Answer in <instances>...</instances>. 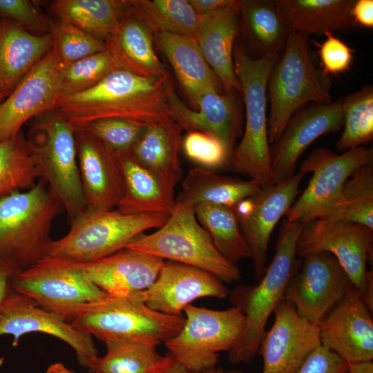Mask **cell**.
<instances>
[{
	"mask_svg": "<svg viewBox=\"0 0 373 373\" xmlns=\"http://www.w3.org/2000/svg\"><path fill=\"white\" fill-rule=\"evenodd\" d=\"M171 86L168 74L149 77L116 68L93 87L61 97L54 113L75 132L104 118H124L147 125L173 119L169 101Z\"/></svg>",
	"mask_w": 373,
	"mask_h": 373,
	"instance_id": "cell-1",
	"label": "cell"
},
{
	"mask_svg": "<svg viewBox=\"0 0 373 373\" xmlns=\"http://www.w3.org/2000/svg\"><path fill=\"white\" fill-rule=\"evenodd\" d=\"M302 224L285 220L280 231L272 261L254 285H240L229 299L246 317V328L239 342L228 352L233 364L248 363L255 356L268 319L284 299L286 287L299 267L296 242Z\"/></svg>",
	"mask_w": 373,
	"mask_h": 373,
	"instance_id": "cell-2",
	"label": "cell"
},
{
	"mask_svg": "<svg viewBox=\"0 0 373 373\" xmlns=\"http://www.w3.org/2000/svg\"><path fill=\"white\" fill-rule=\"evenodd\" d=\"M64 211L42 179L0 198V256L19 271L47 256L55 218Z\"/></svg>",
	"mask_w": 373,
	"mask_h": 373,
	"instance_id": "cell-3",
	"label": "cell"
},
{
	"mask_svg": "<svg viewBox=\"0 0 373 373\" xmlns=\"http://www.w3.org/2000/svg\"><path fill=\"white\" fill-rule=\"evenodd\" d=\"M70 323L103 341L106 346L141 343L155 346L182 327V315L155 311L144 301L142 291L125 296H107L80 307Z\"/></svg>",
	"mask_w": 373,
	"mask_h": 373,
	"instance_id": "cell-4",
	"label": "cell"
},
{
	"mask_svg": "<svg viewBox=\"0 0 373 373\" xmlns=\"http://www.w3.org/2000/svg\"><path fill=\"white\" fill-rule=\"evenodd\" d=\"M278 52H271L256 59L237 46L233 52L234 71L241 86L246 122L242 140L230 159L233 169L258 183L271 185V158L268 140L267 87Z\"/></svg>",
	"mask_w": 373,
	"mask_h": 373,
	"instance_id": "cell-5",
	"label": "cell"
},
{
	"mask_svg": "<svg viewBox=\"0 0 373 373\" xmlns=\"http://www.w3.org/2000/svg\"><path fill=\"white\" fill-rule=\"evenodd\" d=\"M169 216L86 208L70 221L66 234L52 241L46 256L77 263L93 262L125 248L145 231L160 228Z\"/></svg>",
	"mask_w": 373,
	"mask_h": 373,
	"instance_id": "cell-6",
	"label": "cell"
},
{
	"mask_svg": "<svg viewBox=\"0 0 373 373\" xmlns=\"http://www.w3.org/2000/svg\"><path fill=\"white\" fill-rule=\"evenodd\" d=\"M267 93L270 102L268 140L272 145L303 105L332 102L310 58L307 35L290 29L282 57L276 61L270 73Z\"/></svg>",
	"mask_w": 373,
	"mask_h": 373,
	"instance_id": "cell-7",
	"label": "cell"
},
{
	"mask_svg": "<svg viewBox=\"0 0 373 373\" xmlns=\"http://www.w3.org/2000/svg\"><path fill=\"white\" fill-rule=\"evenodd\" d=\"M125 248L205 270L222 282L231 283L240 279L238 267L216 249L191 207L175 204L174 211L158 230L141 234Z\"/></svg>",
	"mask_w": 373,
	"mask_h": 373,
	"instance_id": "cell-8",
	"label": "cell"
},
{
	"mask_svg": "<svg viewBox=\"0 0 373 373\" xmlns=\"http://www.w3.org/2000/svg\"><path fill=\"white\" fill-rule=\"evenodd\" d=\"M41 117L29 130L26 139L40 178L71 221L87 208L78 166L76 132L54 111Z\"/></svg>",
	"mask_w": 373,
	"mask_h": 373,
	"instance_id": "cell-9",
	"label": "cell"
},
{
	"mask_svg": "<svg viewBox=\"0 0 373 373\" xmlns=\"http://www.w3.org/2000/svg\"><path fill=\"white\" fill-rule=\"evenodd\" d=\"M183 312L182 327L164 343L175 360L192 373L215 367L219 352H229L246 328V317L238 307L215 310L190 304Z\"/></svg>",
	"mask_w": 373,
	"mask_h": 373,
	"instance_id": "cell-10",
	"label": "cell"
},
{
	"mask_svg": "<svg viewBox=\"0 0 373 373\" xmlns=\"http://www.w3.org/2000/svg\"><path fill=\"white\" fill-rule=\"evenodd\" d=\"M12 288L70 323L80 307L108 296L75 262L48 256L20 271Z\"/></svg>",
	"mask_w": 373,
	"mask_h": 373,
	"instance_id": "cell-11",
	"label": "cell"
},
{
	"mask_svg": "<svg viewBox=\"0 0 373 373\" xmlns=\"http://www.w3.org/2000/svg\"><path fill=\"white\" fill-rule=\"evenodd\" d=\"M372 160V149L363 146L341 154L325 148L315 149L300 166V171L313 173L312 178L286 213V220L304 224L333 218L346 180L356 169Z\"/></svg>",
	"mask_w": 373,
	"mask_h": 373,
	"instance_id": "cell-12",
	"label": "cell"
},
{
	"mask_svg": "<svg viewBox=\"0 0 373 373\" xmlns=\"http://www.w3.org/2000/svg\"><path fill=\"white\" fill-rule=\"evenodd\" d=\"M372 231L363 224L338 219H316L302 224L296 254L301 258L314 252L331 254L362 295L372 248Z\"/></svg>",
	"mask_w": 373,
	"mask_h": 373,
	"instance_id": "cell-13",
	"label": "cell"
},
{
	"mask_svg": "<svg viewBox=\"0 0 373 373\" xmlns=\"http://www.w3.org/2000/svg\"><path fill=\"white\" fill-rule=\"evenodd\" d=\"M64 66L52 46L0 103V141L17 135L30 119L55 110Z\"/></svg>",
	"mask_w": 373,
	"mask_h": 373,
	"instance_id": "cell-14",
	"label": "cell"
},
{
	"mask_svg": "<svg viewBox=\"0 0 373 373\" xmlns=\"http://www.w3.org/2000/svg\"><path fill=\"white\" fill-rule=\"evenodd\" d=\"M289 280L284 298L298 314L318 325L352 285L336 258L327 252L309 253Z\"/></svg>",
	"mask_w": 373,
	"mask_h": 373,
	"instance_id": "cell-15",
	"label": "cell"
},
{
	"mask_svg": "<svg viewBox=\"0 0 373 373\" xmlns=\"http://www.w3.org/2000/svg\"><path fill=\"white\" fill-rule=\"evenodd\" d=\"M31 332L63 341L75 350L80 365L89 371L99 357L90 335L12 289L0 307V336H12L15 345L23 335Z\"/></svg>",
	"mask_w": 373,
	"mask_h": 373,
	"instance_id": "cell-16",
	"label": "cell"
},
{
	"mask_svg": "<svg viewBox=\"0 0 373 373\" xmlns=\"http://www.w3.org/2000/svg\"><path fill=\"white\" fill-rule=\"evenodd\" d=\"M317 326L321 344L347 363L372 361V312L353 285Z\"/></svg>",
	"mask_w": 373,
	"mask_h": 373,
	"instance_id": "cell-17",
	"label": "cell"
},
{
	"mask_svg": "<svg viewBox=\"0 0 373 373\" xmlns=\"http://www.w3.org/2000/svg\"><path fill=\"white\" fill-rule=\"evenodd\" d=\"M273 314V325L264 333L257 352L262 358V373H295L321 345L318 326L298 314L285 298Z\"/></svg>",
	"mask_w": 373,
	"mask_h": 373,
	"instance_id": "cell-18",
	"label": "cell"
},
{
	"mask_svg": "<svg viewBox=\"0 0 373 373\" xmlns=\"http://www.w3.org/2000/svg\"><path fill=\"white\" fill-rule=\"evenodd\" d=\"M343 126L342 100L312 104L300 108L290 118L271 153L272 184L295 174L297 161L319 137L340 131Z\"/></svg>",
	"mask_w": 373,
	"mask_h": 373,
	"instance_id": "cell-19",
	"label": "cell"
},
{
	"mask_svg": "<svg viewBox=\"0 0 373 373\" xmlns=\"http://www.w3.org/2000/svg\"><path fill=\"white\" fill-rule=\"evenodd\" d=\"M79 171L87 208L116 209L124 192L119 155L93 135L76 131Z\"/></svg>",
	"mask_w": 373,
	"mask_h": 373,
	"instance_id": "cell-20",
	"label": "cell"
},
{
	"mask_svg": "<svg viewBox=\"0 0 373 373\" xmlns=\"http://www.w3.org/2000/svg\"><path fill=\"white\" fill-rule=\"evenodd\" d=\"M230 291L211 273L175 261L165 262L155 282L142 291L150 308L180 316L186 306L198 298H227Z\"/></svg>",
	"mask_w": 373,
	"mask_h": 373,
	"instance_id": "cell-21",
	"label": "cell"
},
{
	"mask_svg": "<svg viewBox=\"0 0 373 373\" xmlns=\"http://www.w3.org/2000/svg\"><path fill=\"white\" fill-rule=\"evenodd\" d=\"M305 175L300 171L282 182L262 188L254 197V206L250 216L238 221L250 249L257 282L267 269V254L271 233L294 202Z\"/></svg>",
	"mask_w": 373,
	"mask_h": 373,
	"instance_id": "cell-22",
	"label": "cell"
},
{
	"mask_svg": "<svg viewBox=\"0 0 373 373\" xmlns=\"http://www.w3.org/2000/svg\"><path fill=\"white\" fill-rule=\"evenodd\" d=\"M75 263L108 296H125L147 289L157 279L164 260L124 248L93 262Z\"/></svg>",
	"mask_w": 373,
	"mask_h": 373,
	"instance_id": "cell-23",
	"label": "cell"
},
{
	"mask_svg": "<svg viewBox=\"0 0 373 373\" xmlns=\"http://www.w3.org/2000/svg\"><path fill=\"white\" fill-rule=\"evenodd\" d=\"M235 91L220 94L208 90L198 97L195 103L198 111H194L180 99L172 85L169 101L173 118L182 130L201 131L218 137L231 157L236 140L241 134V118Z\"/></svg>",
	"mask_w": 373,
	"mask_h": 373,
	"instance_id": "cell-24",
	"label": "cell"
},
{
	"mask_svg": "<svg viewBox=\"0 0 373 373\" xmlns=\"http://www.w3.org/2000/svg\"><path fill=\"white\" fill-rule=\"evenodd\" d=\"M240 8L229 7L198 15L196 41L202 53L222 84L225 93L241 86L233 66V48Z\"/></svg>",
	"mask_w": 373,
	"mask_h": 373,
	"instance_id": "cell-25",
	"label": "cell"
},
{
	"mask_svg": "<svg viewBox=\"0 0 373 373\" xmlns=\"http://www.w3.org/2000/svg\"><path fill=\"white\" fill-rule=\"evenodd\" d=\"M52 46L50 32L35 35L0 16V93L8 97Z\"/></svg>",
	"mask_w": 373,
	"mask_h": 373,
	"instance_id": "cell-26",
	"label": "cell"
},
{
	"mask_svg": "<svg viewBox=\"0 0 373 373\" xmlns=\"http://www.w3.org/2000/svg\"><path fill=\"white\" fill-rule=\"evenodd\" d=\"M154 38L194 104L208 90L224 94L222 82L206 61L196 39L169 32L155 33Z\"/></svg>",
	"mask_w": 373,
	"mask_h": 373,
	"instance_id": "cell-27",
	"label": "cell"
},
{
	"mask_svg": "<svg viewBox=\"0 0 373 373\" xmlns=\"http://www.w3.org/2000/svg\"><path fill=\"white\" fill-rule=\"evenodd\" d=\"M153 36L146 26L127 12L104 43L117 68L160 77L167 73L154 50Z\"/></svg>",
	"mask_w": 373,
	"mask_h": 373,
	"instance_id": "cell-28",
	"label": "cell"
},
{
	"mask_svg": "<svg viewBox=\"0 0 373 373\" xmlns=\"http://www.w3.org/2000/svg\"><path fill=\"white\" fill-rule=\"evenodd\" d=\"M182 131L173 119L149 124L129 152L173 191L182 176L179 158Z\"/></svg>",
	"mask_w": 373,
	"mask_h": 373,
	"instance_id": "cell-29",
	"label": "cell"
},
{
	"mask_svg": "<svg viewBox=\"0 0 373 373\" xmlns=\"http://www.w3.org/2000/svg\"><path fill=\"white\" fill-rule=\"evenodd\" d=\"M118 155L124 175V192L115 209L128 214L171 215L176 204L174 191L166 187L129 153Z\"/></svg>",
	"mask_w": 373,
	"mask_h": 373,
	"instance_id": "cell-30",
	"label": "cell"
},
{
	"mask_svg": "<svg viewBox=\"0 0 373 373\" xmlns=\"http://www.w3.org/2000/svg\"><path fill=\"white\" fill-rule=\"evenodd\" d=\"M261 189V186L253 180L220 175L208 169L196 167L184 178L175 203L194 209L202 203L232 209L241 200L255 197Z\"/></svg>",
	"mask_w": 373,
	"mask_h": 373,
	"instance_id": "cell-31",
	"label": "cell"
},
{
	"mask_svg": "<svg viewBox=\"0 0 373 373\" xmlns=\"http://www.w3.org/2000/svg\"><path fill=\"white\" fill-rule=\"evenodd\" d=\"M355 0H276L289 28L304 35L332 32L354 25L350 10Z\"/></svg>",
	"mask_w": 373,
	"mask_h": 373,
	"instance_id": "cell-32",
	"label": "cell"
},
{
	"mask_svg": "<svg viewBox=\"0 0 373 373\" xmlns=\"http://www.w3.org/2000/svg\"><path fill=\"white\" fill-rule=\"evenodd\" d=\"M49 10L59 21L105 41L127 13V0H55Z\"/></svg>",
	"mask_w": 373,
	"mask_h": 373,
	"instance_id": "cell-33",
	"label": "cell"
},
{
	"mask_svg": "<svg viewBox=\"0 0 373 373\" xmlns=\"http://www.w3.org/2000/svg\"><path fill=\"white\" fill-rule=\"evenodd\" d=\"M127 12L153 35L169 32L196 39L198 15L187 0H127Z\"/></svg>",
	"mask_w": 373,
	"mask_h": 373,
	"instance_id": "cell-34",
	"label": "cell"
},
{
	"mask_svg": "<svg viewBox=\"0 0 373 373\" xmlns=\"http://www.w3.org/2000/svg\"><path fill=\"white\" fill-rule=\"evenodd\" d=\"M245 29L261 57L278 52L290 30L275 1H241Z\"/></svg>",
	"mask_w": 373,
	"mask_h": 373,
	"instance_id": "cell-35",
	"label": "cell"
},
{
	"mask_svg": "<svg viewBox=\"0 0 373 373\" xmlns=\"http://www.w3.org/2000/svg\"><path fill=\"white\" fill-rule=\"evenodd\" d=\"M195 214L199 223L210 235L216 249L227 260L236 264L240 260L251 258L250 249L231 208L202 203L195 207Z\"/></svg>",
	"mask_w": 373,
	"mask_h": 373,
	"instance_id": "cell-36",
	"label": "cell"
},
{
	"mask_svg": "<svg viewBox=\"0 0 373 373\" xmlns=\"http://www.w3.org/2000/svg\"><path fill=\"white\" fill-rule=\"evenodd\" d=\"M155 345L129 343L107 345L106 354L99 357L92 373H161L174 361L169 353L160 355Z\"/></svg>",
	"mask_w": 373,
	"mask_h": 373,
	"instance_id": "cell-37",
	"label": "cell"
},
{
	"mask_svg": "<svg viewBox=\"0 0 373 373\" xmlns=\"http://www.w3.org/2000/svg\"><path fill=\"white\" fill-rule=\"evenodd\" d=\"M40 173L23 130L0 141V198L33 187Z\"/></svg>",
	"mask_w": 373,
	"mask_h": 373,
	"instance_id": "cell-38",
	"label": "cell"
},
{
	"mask_svg": "<svg viewBox=\"0 0 373 373\" xmlns=\"http://www.w3.org/2000/svg\"><path fill=\"white\" fill-rule=\"evenodd\" d=\"M331 218L358 223L373 230L372 162L356 169L346 180Z\"/></svg>",
	"mask_w": 373,
	"mask_h": 373,
	"instance_id": "cell-39",
	"label": "cell"
},
{
	"mask_svg": "<svg viewBox=\"0 0 373 373\" xmlns=\"http://www.w3.org/2000/svg\"><path fill=\"white\" fill-rule=\"evenodd\" d=\"M343 129L336 143L339 152L361 146L373 138V88L366 85L342 99Z\"/></svg>",
	"mask_w": 373,
	"mask_h": 373,
	"instance_id": "cell-40",
	"label": "cell"
},
{
	"mask_svg": "<svg viewBox=\"0 0 373 373\" xmlns=\"http://www.w3.org/2000/svg\"><path fill=\"white\" fill-rule=\"evenodd\" d=\"M116 68L108 50L64 65L61 76V97L93 87Z\"/></svg>",
	"mask_w": 373,
	"mask_h": 373,
	"instance_id": "cell-41",
	"label": "cell"
},
{
	"mask_svg": "<svg viewBox=\"0 0 373 373\" xmlns=\"http://www.w3.org/2000/svg\"><path fill=\"white\" fill-rule=\"evenodd\" d=\"M52 47L64 65L106 50L104 41L68 23L51 25Z\"/></svg>",
	"mask_w": 373,
	"mask_h": 373,
	"instance_id": "cell-42",
	"label": "cell"
},
{
	"mask_svg": "<svg viewBox=\"0 0 373 373\" xmlns=\"http://www.w3.org/2000/svg\"><path fill=\"white\" fill-rule=\"evenodd\" d=\"M147 126L138 121L110 117L93 121L79 131L102 140L117 155H124L131 151Z\"/></svg>",
	"mask_w": 373,
	"mask_h": 373,
	"instance_id": "cell-43",
	"label": "cell"
},
{
	"mask_svg": "<svg viewBox=\"0 0 373 373\" xmlns=\"http://www.w3.org/2000/svg\"><path fill=\"white\" fill-rule=\"evenodd\" d=\"M182 146L186 156L203 168H222L230 162L231 155L224 144L209 133L189 131Z\"/></svg>",
	"mask_w": 373,
	"mask_h": 373,
	"instance_id": "cell-44",
	"label": "cell"
},
{
	"mask_svg": "<svg viewBox=\"0 0 373 373\" xmlns=\"http://www.w3.org/2000/svg\"><path fill=\"white\" fill-rule=\"evenodd\" d=\"M0 16L19 23L35 35L49 33L52 25L34 1L0 0Z\"/></svg>",
	"mask_w": 373,
	"mask_h": 373,
	"instance_id": "cell-45",
	"label": "cell"
},
{
	"mask_svg": "<svg viewBox=\"0 0 373 373\" xmlns=\"http://www.w3.org/2000/svg\"><path fill=\"white\" fill-rule=\"evenodd\" d=\"M318 44V55L324 75H338L347 71L353 60L354 50L332 32Z\"/></svg>",
	"mask_w": 373,
	"mask_h": 373,
	"instance_id": "cell-46",
	"label": "cell"
},
{
	"mask_svg": "<svg viewBox=\"0 0 373 373\" xmlns=\"http://www.w3.org/2000/svg\"><path fill=\"white\" fill-rule=\"evenodd\" d=\"M348 363L321 345L305 358L295 373H348Z\"/></svg>",
	"mask_w": 373,
	"mask_h": 373,
	"instance_id": "cell-47",
	"label": "cell"
},
{
	"mask_svg": "<svg viewBox=\"0 0 373 373\" xmlns=\"http://www.w3.org/2000/svg\"><path fill=\"white\" fill-rule=\"evenodd\" d=\"M350 15L354 24L365 28L373 27V1L357 0L350 10Z\"/></svg>",
	"mask_w": 373,
	"mask_h": 373,
	"instance_id": "cell-48",
	"label": "cell"
},
{
	"mask_svg": "<svg viewBox=\"0 0 373 373\" xmlns=\"http://www.w3.org/2000/svg\"><path fill=\"white\" fill-rule=\"evenodd\" d=\"M19 272L12 264L0 256V307L12 289V282Z\"/></svg>",
	"mask_w": 373,
	"mask_h": 373,
	"instance_id": "cell-49",
	"label": "cell"
},
{
	"mask_svg": "<svg viewBox=\"0 0 373 373\" xmlns=\"http://www.w3.org/2000/svg\"><path fill=\"white\" fill-rule=\"evenodd\" d=\"M198 15H203L224 8H240L241 1L188 0Z\"/></svg>",
	"mask_w": 373,
	"mask_h": 373,
	"instance_id": "cell-50",
	"label": "cell"
},
{
	"mask_svg": "<svg viewBox=\"0 0 373 373\" xmlns=\"http://www.w3.org/2000/svg\"><path fill=\"white\" fill-rule=\"evenodd\" d=\"M254 206V197L247 198L237 202L231 209L238 221L246 219L251 213Z\"/></svg>",
	"mask_w": 373,
	"mask_h": 373,
	"instance_id": "cell-51",
	"label": "cell"
},
{
	"mask_svg": "<svg viewBox=\"0 0 373 373\" xmlns=\"http://www.w3.org/2000/svg\"><path fill=\"white\" fill-rule=\"evenodd\" d=\"M362 296L369 307L373 311V273L372 270L367 271V279L365 289L362 294Z\"/></svg>",
	"mask_w": 373,
	"mask_h": 373,
	"instance_id": "cell-52",
	"label": "cell"
},
{
	"mask_svg": "<svg viewBox=\"0 0 373 373\" xmlns=\"http://www.w3.org/2000/svg\"><path fill=\"white\" fill-rule=\"evenodd\" d=\"M348 373H373L372 361L348 363Z\"/></svg>",
	"mask_w": 373,
	"mask_h": 373,
	"instance_id": "cell-53",
	"label": "cell"
},
{
	"mask_svg": "<svg viewBox=\"0 0 373 373\" xmlns=\"http://www.w3.org/2000/svg\"><path fill=\"white\" fill-rule=\"evenodd\" d=\"M46 373H75L68 369L61 363H55L48 366Z\"/></svg>",
	"mask_w": 373,
	"mask_h": 373,
	"instance_id": "cell-54",
	"label": "cell"
},
{
	"mask_svg": "<svg viewBox=\"0 0 373 373\" xmlns=\"http://www.w3.org/2000/svg\"><path fill=\"white\" fill-rule=\"evenodd\" d=\"M161 373H192L180 363L175 361Z\"/></svg>",
	"mask_w": 373,
	"mask_h": 373,
	"instance_id": "cell-55",
	"label": "cell"
},
{
	"mask_svg": "<svg viewBox=\"0 0 373 373\" xmlns=\"http://www.w3.org/2000/svg\"><path fill=\"white\" fill-rule=\"evenodd\" d=\"M198 373H245L242 371L240 370H224L221 367H213L211 369L206 370L204 371L198 372Z\"/></svg>",
	"mask_w": 373,
	"mask_h": 373,
	"instance_id": "cell-56",
	"label": "cell"
},
{
	"mask_svg": "<svg viewBox=\"0 0 373 373\" xmlns=\"http://www.w3.org/2000/svg\"><path fill=\"white\" fill-rule=\"evenodd\" d=\"M6 97L2 94V93H0V103L6 98Z\"/></svg>",
	"mask_w": 373,
	"mask_h": 373,
	"instance_id": "cell-57",
	"label": "cell"
}]
</instances>
